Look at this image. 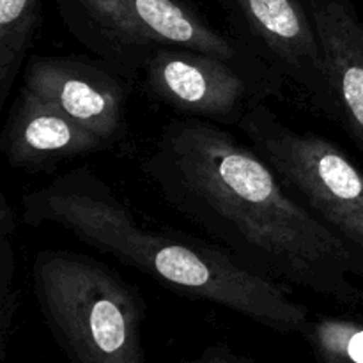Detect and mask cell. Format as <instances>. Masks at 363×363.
Wrapping results in <instances>:
<instances>
[{
    "instance_id": "7c38bea8",
    "label": "cell",
    "mask_w": 363,
    "mask_h": 363,
    "mask_svg": "<svg viewBox=\"0 0 363 363\" xmlns=\"http://www.w3.org/2000/svg\"><path fill=\"white\" fill-rule=\"evenodd\" d=\"M20 308L16 284V215L6 195L0 201V362H4Z\"/></svg>"
},
{
    "instance_id": "30bf717a",
    "label": "cell",
    "mask_w": 363,
    "mask_h": 363,
    "mask_svg": "<svg viewBox=\"0 0 363 363\" xmlns=\"http://www.w3.org/2000/svg\"><path fill=\"white\" fill-rule=\"evenodd\" d=\"M108 145L60 113L55 106L20 91L2 131V151L18 170H41Z\"/></svg>"
},
{
    "instance_id": "5bb4252c",
    "label": "cell",
    "mask_w": 363,
    "mask_h": 363,
    "mask_svg": "<svg viewBox=\"0 0 363 363\" xmlns=\"http://www.w3.org/2000/svg\"><path fill=\"white\" fill-rule=\"evenodd\" d=\"M191 363H257L252 358L245 357V354L236 353L234 350H230L225 344H215V346H209L199 354Z\"/></svg>"
},
{
    "instance_id": "4fadbf2b",
    "label": "cell",
    "mask_w": 363,
    "mask_h": 363,
    "mask_svg": "<svg viewBox=\"0 0 363 363\" xmlns=\"http://www.w3.org/2000/svg\"><path fill=\"white\" fill-rule=\"evenodd\" d=\"M318 363H363V325L344 318L311 319L303 332Z\"/></svg>"
},
{
    "instance_id": "7a4b0ae2",
    "label": "cell",
    "mask_w": 363,
    "mask_h": 363,
    "mask_svg": "<svg viewBox=\"0 0 363 363\" xmlns=\"http://www.w3.org/2000/svg\"><path fill=\"white\" fill-rule=\"evenodd\" d=\"M21 218L30 227H59L183 296L218 305L273 332L303 333L311 321L307 307L282 284L247 268L220 245L140 222L87 167L25 194Z\"/></svg>"
},
{
    "instance_id": "52a82bcc",
    "label": "cell",
    "mask_w": 363,
    "mask_h": 363,
    "mask_svg": "<svg viewBox=\"0 0 363 363\" xmlns=\"http://www.w3.org/2000/svg\"><path fill=\"white\" fill-rule=\"evenodd\" d=\"M138 82L152 99L177 116L222 126H238L252 106L284 94V89L229 60L177 46L155 50Z\"/></svg>"
},
{
    "instance_id": "8fae6325",
    "label": "cell",
    "mask_w": 363,
    "mask_h": 363,
    "mask_svg": "<svg viewBox=\"0 0 363 363\" xmlns=\"http://www.w3.org/2000/svg\"><path fill=\"white\" fill-rule=\"evenodd\" d=\"M45 0H0V105L9 99L41 25Z\"/></svg>"
},
{
    "instance_id": "8992f818",
    "label": "cell",
    "mask_w": 363,
    "mask_h": 363,
    "mask_svg": "<svg viewBox=\"0 0 363 363\" xmlns=\"http://www.w3.org/2000/svg\"><path fill=\"white\" fill-rule=\"evenodd\" d=\"M240 39L315 113L337 123V103L314 25L301 0H216Z\"/></svg>"
},
{
    "instance_id": "9c48e42d",
    "label": "cell",
    "mask_w": 363,
    "mask_h": 363,
    "mask_svg": "<svg viewBox=\"0 0 363 363\" xmlns=\"http://www.w3.org/2000/svg\"><path fill=\"white\" fill-rule=\"evenodd\" d=\"M337 103V124L363 155V18L351 0H301Z\"/></svg>"
},
{
    "instance_id": "3957f363",
    "label": "cell",
    "mask_w": 363,
    "mask_h": 363,
    "mask_svg": "<svg viewBox=\"0 0 363 363\" xmlns=\"http://www.w3.org/2000/svg\"><path fill=\"white\" fill-rule=\"evenodd\" d=\"M39 312L71 363H145V305L116 269L67 250L38 252Z\"/></svg>"
},
{
    "instance_id": "ba28073f",
    "label": "cell",
    "mask_w": 363,
    "mask_h": 363,
    "mask_svg": "<svg viewBox=\"0 0 363 363\" xmlns=\"http://www.w3.org/2000/svg\"><path fill=\"white\" fill-rule=\"evenodd\" d=\"M130 89V82L103 60L69 55L30 59L21 85L108 147L126 131Z\"/></svg>"
},
{
    "instance_id": "6da1fadb",
    "label": "cell",
    "mask_w": 363,
    "mask_h": 363,
    "mask_svg": "<svg viewBox=\"0 0 363 363\" xmlns=\"http://www.w3.org/2000/svg\"><path fill=\"white\" fill-rule=\"evenodd\" d=\"M142 167L177 213L247 268L339 303L363 301V269L346 245L222 124L172 119Z\"/></svg>"
},
{
    "instance_id": "5b68a950",
    "label": "cell",
    "mask_w": 363,
    "mask_h": 363,
    "mask_svg": "<svg viewBox=\"0 0 363 363\" xmlns=\"http://www.w3.org/2000/svg\"><path fill=\"white\" fill-rule=\"evenodd\" d=\"M286 190L328 227L363 269V170L328 137L284 123L266 103L238 124Z\"/></svg>"
},
{
    "instance_id": "277c9868",
    "label": "cell",
    "mask_w": 363,
    "mask_h": 363,
    "mask_svg": "<svg viewBox=\"0 0 363 363\" xmlns=\"http://www.w3.org/2000/svg\"><path fill=\"white\" fill-rule=\"evenodd\" d=\"M55 4L66 30L130 84L140 80L145 60L155 50L177 46L211 53L287 89L240 39L216 28L191 0H55Z\"/></svg>"
}]
</instances>
